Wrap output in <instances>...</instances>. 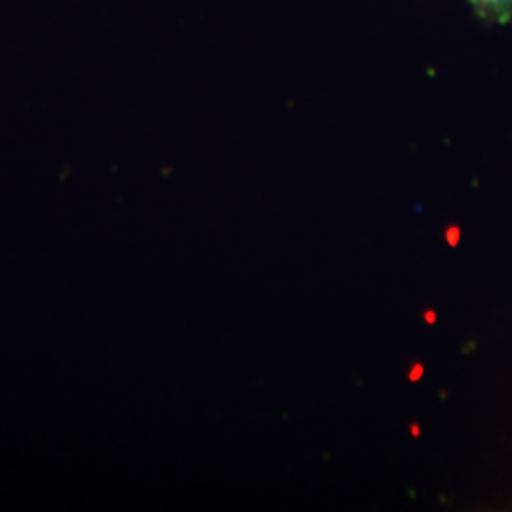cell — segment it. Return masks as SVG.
<instances>
[{"mask_svg":"<svg viewBox=\"0 0 512 512\" xmlns=\"http://www.w3.org/2000/svg\"><path fill=\"white\" fill-rule=\"evenodd\" d=\"M476 16L488 23H507L512 19V0H469Z\"/></svg>","mask_w":512,"mask_h":512,"instance_id":"1","label":"cell"},{"mask_svg":"<svg viewBox=\"0 0 512 512\" xmlns=\"http://www.w3.org/2000/svg\"><path fill=\"white\" fill-rule=\"evenodd\" d=\"M444 238H446V243H448L450 247H458L459 239H461V230H459V226H448V228H446Z\"/></svg>","mask_w":512,"mask_h":512,"instance_id":"2","label":"cell"},{"mask_svg":"<svg viewBox=\"0 0 512 512\" xmlns=\"http://www.w3.org/2000/svg\"><path fill=\"white\" fill-rule=\"evenodd\" d=\"M423 374H425V370H423V366H421L420 363L410 366V370H408V380H410L412 384H416V382H420L421 378H423Z\"/></svg>","mask_w":512,"mask_h":512,"instance_id":"3","label":"cell"},{"mask_svg":"<svg viewBox=\"0 0 512 512\" xmlns=\"http://www.w3.org/2000/svg\"><path fill=\"white\" fill-rule=\"evenodd\" d=\"M423 321H425V323H427V325H435V323H437V311H435V310L423 311Z\"/></svg>","mask_w":512,"mask_h":512,"instance_id":"4","label":"cell"},{"mask_svg":"<svg viewBox=\"0 0 512 512\" xmlns=\"http://www.w3.org/2000/svg\"><path fill=\"white\" fill-rule=\"evenodd\" d=\"M420 433V425H418V423H412V425H410V435H412L414 439H418V437H420Z\"/></svg>","mask_w":512,"mask_h":512,"instance_id":"5","label":"cell"}]
</instances>
